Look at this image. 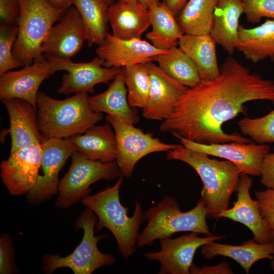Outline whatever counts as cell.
<instances>
[{"mask_svg":"<svg viewBox=\"0 0 274 274\" xmlns=\"http://www.w3.org/2000/svg\"><path fill=\"white\" fill-rule=\"evenodd\" d=\"M220 69L217 78L187 89L174 112L161 123V131L206 144L252 143L237 132H224L222 126L239 114H245L247 102H274V81L251 73L231 56Z\"/></svg>","mask_w":274,"mask_h":274,"instance_id":"6da1fadb","label":"cell"},{"mask_svg":"<svg viewBox=\"0 0 274 274\" xmlns=\"http://www.w3.org/2000/svg\"><path fill=\"white\" fill-rule=\"evenodd\" d=\"M209 156L182 144L166 153L167 159L183 161L198 174L203 184L200 200L207 217L217 219L220 213L229 209L230 198L236 191L241 173L233 162L211 159Z\"/></svg>","mask_w":274,"mask_h":274,"instance_id":"7a4b0ae2","label":"cell"},{"mask_svg":"<svg viewBox=\"0 0 274 274\" xmlns=\"http://www.w3.org/2000/svg\"><path fill=\"white\" fill-rule=\"evenodd\" d=\"M123 179L124 176L122 175L113 186L88 195L81 201L97 217L95 232L104 227L108 229L117 241L119 253L124 258L127 259L135 251L139 229L145 219L139 200H136L134 212L131 217L127 214L128 208L121 204L119 193Z\"/></svg>","mask_w":274,"mask_h":274,"instance_id":"3957f363","label":"cell"},{"mask_svg":"<svg viewBox=\"0 0 274 274\" xmlns=\"http://www.w3.org/2000/svg\"><path fill=\"white\" fill-rule=\"evenodd\" d=\"M88 93L82 92L63 100L39 92L37 108L40 131L46 139H66L81 134L102 119L101 113L94 112Z\"/></svg>","mask_w":274,"mask_h":274,"instance_id":"277c9868","label":"cell"},{"mask_svg":"<svg viewBox=\"0 0 274 274\" xmlns=\"http://www.w3.org/2000/svg\"><path fill=\"white\" fill-rule=\"evenodd\" d=\"M144 213L147 224L137 239L136 246L140 248L153 244L156 239L171 237L177 232L213 235L207 224L206 209L200 200L193 209L183 212L175 198L165 195Z\"/></svg>","mask_w":274,"mask_h":274,"instance_id":"5b68a950","label":"cell"},{"mask_svg":"<svg viewBox=\"0 0 274 274\" xmlns=\"http://www.w3.org/2000/svg\"><path fill=\"white\" fill-rule=\"evenodd\" d=\"M19 14L18 35L13 54L24 65L45 58L42 45L50 29L65 10L53 6L49 0H17Z\"/></svg>","mask_w":274,"mask_h":274,"instance_id":"8992f818","label":"cell"},{"mask_svg":"<svg viewBox=\"0 0 274 274\" xmlns=\"http://www.w3.org/2000/svg\"><path fill=\"white\" fill-rule=\"evenodd\" d=\"M97 220L94 213L87 207L77 219L75 229L81 228L83 236L74 251L66 256L58 254H46L43 258V272L51 274L55 270L67 267L74 274H91L97 269L114 264L116 259L111 254L102 253L97 247L98 242L109 237L107 234L95 235V226Z\"/></svg>","mask_w":274,"mask_h":274,"instance_id":"52a82bcc","label":"cell"},{"mask_svg":"<svg viewBox=\"0 0 274 274\" xmlns=\"http://www.w3.org/2000/svg\"><path fill=\"white\" fill-rule=\"evenodd\" d=\"M72 163L68 172L59 182L57 208L66 209L89 195L93 183L100 180H111L122 175L115 161L102 162L87 158L78 151L71 155Z\"/></svg>","mask_w":274,"mask_h":274,"instance_id":"ba28073f","label":"cell"},{"mask_svg":"<svg viewBox=\"0 0 274 274\" xmlns=\"http://www.w3.org/2000/svg\"><path fill=\"white\" fill-rule=\"evenodd\" d=\"M106 119L115 133L117 149L116 162L124 177H131L135 164L147 155L168 152L179 146L165 144L151 133H145L117 117L107 115Z\"/></svg>","mask_w":274,"mask_h":274,"instance_id":"9c48e42d","label":"cell"},{"mask_svg":"<svg viewBox=\"0 0 274 274\" xmlns=\"http://www.w3.org/2000/svg\"><path fill=\"white\" fill-rule=\"evenodd\" d=\"M49 61L53 72L65 71L59 94L68 95L82 92L92 93L94 86L99 83L109 84L121 68L104 66V60L97 57L88 62L76 63L71 59L44 55Z\"/></svg>","mask_w":274,"mask_h":274,"instance_id":"30bf717a","label":"cell"},{"mask_svg":"<svg viewBox=\"0 0 274 274\" xmlns=\"http://www.w3.org/2000/svg\"><path fill=\"white\" fill-rule=\"evenodd\" d=\"M42 148L43 175L38 176L36 184L26 194L27 201L33 205L42 203L58 194L59 172L75 151L68 138H46Z\"/></svg>","mask_w":274,"mask_h":274,"instance_id":"8fae6325","label":"cell"},{"mask_svg":"<svg viewBox=\"0 0 274 274\" xmlns=\"http://www.w3.org/2000/svg\"><path fill=\"white\" fill-rule=\"evenodd\" d=\"M198 234L192 232L175 238H160V250L146 253L144 256L149 260L159 262V274H190V268L197 249L225 237L213 234L199 237Z\"/></svg>","mask_w":274,"mask_h":274,"instance_id":"7c38bea8","label":"cell"},{"mask_svg":"<svg viewBox=\"0 0 274 274\" xmlns=\"http://www.w3.org/2000/svg\"><path fill=\"white\" fill-rule=\"evenodd\" d=\"M178 138L181 144L186 148L229 160L237 166L241 175L250 176H260L263 160L270 150L268 144L232 142L206 144L181 136Z\"/></svg>","mask_w":274,"mask_h":274,"instance_id":"4fadbf2b","label":"cell"},{"mask_svg":"<svg viewBox=\"0 0 274 274\" xmlns=\"http://www.w3.org/2000/svg\"><path fill=\"white\" fill-rule=\"evenodd\" d=\"M42 144H32L10 153L1 164V178L12 195L26 194L35 185L41 166Z\"/></svg>","mask_w":274,"mask_h":274,"instance_id":"5bb4252c","label":"cell"},{"mask_svg":"<svg viewBox=\"0 0 274 274\" xmlns=\"http://www.w3.org/2000/svg\"><path fill=\"white\" fill-rule=\"evenodd\" d=\"M86 34L79 12L73 5L54 24L41 46L43 55L71 59L81 49Z\"/></svg>","mask_w":274,"mask_h":274,"instance_id":"9a60e30c","label":"cell"},{"mask_svg":"<svg viewBox=\"0 0 274 274\" xmlns=\"http://www.w3.org/2000/svg\"><path fill=\"white\" fill-rule=\"evenodd\" d=\"M97 46V57L104 60V66L109 68L125 67L153 61L156 56L167 51L158 49L141 39H122L109 32Z\"/></svg>","mask_w":274,"mask_h":274,"instance_id":"2e32d148","label":"cell"},{"mask_svg":"<svg viewBox=\"0 0 274 274\" xmlns=\"http://www.w3.org/2000/svg\"><path fill=\"white\" fill-rule=\"evenodd\" d=\"M145 64L150 74V89L143 116L148 119L163 121L172 114L188 87L172 78L153 61Z\"/></svg>","mask_w":274,"mask_h":274,"instance_id":"e0dca14e","label":"cell"},{"mask_svg":"<svg viewBox=\"0 0 274 274\" xmlns=\"http://www.w3.org/2000/svg\"><path fill=\"white\" fill-rule=\"evenodd\" d=\"M49 61L44 59L25 65L18 71L0 75L1 100L18 98L30 102L37 108L38 90L42 83L54 74Z\"/></svg>","mask_w":274,"mask_h":274,"instance_id":"ac0fdd59","label":"cell"},{"mask_svg":"<svg viewBox=\"0 0 274 274\" xmlns=\"http://www.w3.org/2000/svg\"><path fill=\"white\" fill-rule=\"evenodd\" d=\"M253 179L248 175H241L236 189L237 200L231 208L220 213L217 219L226 218L247 226L257 243L270 242V229L261 216L256 200L252 198L250 190Z\"/></svg>","mask_w":274,"mask_h":274,"instance_id":"d6986e66","label":"cell"},{"mask_svg":"<svg viewBox=\"0 0 274 274\" xmlns=\"http://www.w3.org/2000/svg\"><path fill=\"white\" fill-rule=\"evenodd\" d=\"M2 101L9 117L10 153L30 144H42L46 139L39 128L37 108L20 98H11Z\"/></svg>","mask_w":274,"mask_h":274,"instance_id":"ffe728a7","label":"cell"},{"mask_svg":"<svg viewBox=\"0 0 274 274\" xmlns=\"http://www.w3.org/2000/svg\"><path fill=\"white\" fill-rule=\"evenodd\" d=\"M112 35L122 39H141L150 26L149 9L135 0H117L109 6Z\"/></svg>","mask_w":274,"mask_h":274,"instance_id":"44dd1931","label":"cell"},{"mask_svg":"<svg viewBox=\"0 0 274 274\" xmlns=\"http://www.w3.org/2000/svg\"><path fill=\"white\" fill-rule=\"evenodd\" d=\"M108 122L93 125L83 134L68 138L75 151L87 158L102 162L114 161L117 158V142L114 130Z\"/></svg>","mask_w":274,"mask_h":274,"instance_id":"7402d4cb","label":"cell"},{"mask_svg":"<svg viewBox=\"0 0 274 274\" xmlns=\"http://www.w3.org/2000/svg\"><path fill=\"white\" fill-rule=\"evenodd\" d=\"M88 100L94 112L106 113L132 125L139 120L135 108L130 107L128 104L124 67L120 68L107 90L89 96Z\"/></svg>","mask_w":274,"mask_h":274,"instance_id":"603a6c76","label":"cell"},{"mask_svg":"<svg viewBox=\"0 0 274 274\" xmlns=\"http://www.w3.org/2000/svg\"><path fill=\"white\" fill-rule=\"evenodd\" d=\"M200 254L208 260H211L217 256L230 258L237 262L248 274L252 266L258 261L272 258L274 255V244L271 243L260 244L253 239L246 241L241 245L213 242L202 246Z\"/></svg>","mask_w":274,"mask_h":274,"instance_id":"cb8c5ba5","label":"cell"},{"mask_svg":"<svg viewBox=\"0 0 274 274\" xmlns=\"http://www.w3.org/2000/svg\"><path fill=\"white\" fill-rule=\"evenodd\" d=\"M243 13L242 0H218L210 35L230 55L235 49L239 20Z\"/></svg>","mask_w":274,"mask_h":274,"instance_id":"d4e9b609","label":"cell"},{"mask_svg":"<svg viewBox=\"0 0 274 274\" xmlns=\"http://www.w3.org/2000/svg\"><path fill=\"white\" fill-rule=\"evenodd\" d=\"M235 49L254 63L274 59V20L267 19L252 28L239 25Z\"/></svg>","mask_w":274,"mask_h":274,"instance_id":"484cf974","label":"cell"},{"mask_svg":"<svg viewBox=\"0 0 274 274\" xmlns=\"http://www.w3.org/2000/svg\"><path fill=\"white\" fill-rule=\"evenodd\" d=\"M217 44L210 35H183L179 47L195 64L202 81L217 78L220 73L216 53Z\"/></svg>","mask_w":274,"mask_h":274,"instance_id":"4316f807","label":"cell"},{"mask_svg":"<svg viewBox=\"0 0 274 274\" xmlns=\"http://www.w3.org/2000/svg\"><path fill=\"white\" fill-rule=\"evenodd\" d=\"M149 10L152 28L146 38L160 50L166 51L178 46L184 33L171 10L162 2L152 6Z\"/></svg>","mask_w":274,"mask_h":274,"instance_id":"83f0119b","label":"cell"},{"mask_svg":"<svg viewBox=\"0 0 274 274\" xmlns=\"http://www.w3.org/2000/svg\"><path fill=\"white\" fill-rule=\"evenodd\" d=\"M80 13L86 34L88 47L100 45L107 33L109 22L106 0H72Z\"/></svg>","mask_w":274,"mask_h":274,"instance_id":"f1b7e54d","label":"cell"},{"mask_svg":"<svg viewBox=\"0 0 274 274\" xmlns=\"http://www.w3.org/2000/svg\"><path fill=\"white\" fill-rule=\"evenodd\" d=\"M153 61L165 74L188 88L195 87L202 81L195 64L179 47L157 55Z\"/></svg>","mask_w":274,"mask_h":274,"instance_id":"f546056e","label":"cell"},{"mask_svg":"<svg viewBox=\"0 0 274 274\" xmlns=\"http://www.w3.org/2000/svg\"><path fill=\"white\" fill-rule=\"evenodd\" d=\"M218 0H189L176 17L184 34L210 35Z\"/></svg>","mask_w":274,"mask_h":274,"instance_id":"4dcf8cb0","label":"cell"},{"mask_svg":"<svg viewBox=\"0 0 274 274\" xmlns=\"http://www.w3.org/2000/svg\"><path fill=\"white\" fill-rule=\"evenodd\" d=\"M125 82L129 106L144 108L146 106L150 89V77L145 63H140L124 67Z\"/></svg>","mask_w":274,"mask_h":274,"instance_id":"1f68e13d","label":"cell"},{"mask_svg":"<svg viewBox=\"0 0 274 274\" xmlns=\"http://www.w3.org/2000/svg\"><path fill=\"white\" fill-rule=\"evenodd\" d=\"M237 125L244 136L256 143H274V109L261 117H244L237 122Z\"/></svg>","mask_w":274,"mask_h":274,"instance_id":"d6a6232c","label":"cell"},{"mask_svg":"<svg viewBox=\"0 0 274 274\" xmlns=\"http://www.w3.org/2000/svg\"><path fill=\"white\" fill-rule=\"evenodd\" d=\"M18 35L17 26L4 24L0 26V75L24 65L16 60L13 49Z\"/></svg>","mask_w":274,"mask_h":274,"instance_id":"836d02e7","label":"cell"},{"mask_svg":"<svg viewBox=\"0 0 274 274\" xmlns=\"http://www.w3.org/2000/svg\"><path fill=\"white\" fill-rule=\"evenodd\" d=\"M247 20L252 23L262 18L274 20V0H242Z\"/></svg>","mask_w":274,"mask_h":274,"instance_id":"e575fe53","label":"cell"},{"mask_svg":"<svg viewBox=\"0 0 274 274\" xmlns=\"http://www.w3.org/2000/svg\"><path fill=\"white\" fill-rule=\"evenodd\" d=\"M14 256L15 247L11 236L2 234L0 237L1 274H13L18 272Z\"/></svg>","mask_w":274,"mask_h":274,"instance_id":"d590c367","label":"cell"},{"mask_svg":"<svg viewBox=\"0 0 274 274\" xmlns=\"http://www.w3.org/2000/svg\"><path fill=\"white\" fill-rule=\"evenodd\" d=\"M254 193L260 214L270 232L274 228V188L255 191Z\"/></svg>","mask_w":274,"mask_h":274,"instance_id":"8d00e7d4","label":"cell"},{"mask_svg":"<svg viewBox=\"0 0 274 274\" xmlns=\"http://www.w3.org/2000/svg\"><path fill=\"white\" fill-rule=\"evenodd\" d=\"M17 0H0V19L2 24L14 25L19 14Z\"/></svg>","mask_w":274,"mask_h":274,"instance_id":"74e56055","label":"cell"},{"mask_svg":"<svg viewBox=\"0 0 274 274\" xmlns=\"http://www.w3.org/2000/svg\"><path fill=\"white\" fill-rule=\"evenodd\" d=\"M261 183L267 188H274V148L264 158L261 170Z\"/></svg>","mask_w":274,"mask_h":274,"instance_id":"f35d334b","label":"cell"},{"mask_svg":"<svg viewBox=\"0 0 274 274\" xmlns=\"http://www.w3.org/2000/svg\"><path fill=\"white\" fill-rule=\"evenodd\" d=\"M234 273L228 263L222 262L215 265L201 266L192 264L190 268V274H232Z\"/></svg>","mask_w":274,"mask_h":274,"instance_id":"ab89813d","label":"cell"},{"mask_svg":"<svg viewBox=\"0 0 274 274\" xmlns=\"http://www.w3.org/2000/svg\"><path fill=\"white\" fill-rule=\"evenodd\" d=\"M163 2L176 16L186 3L187 0H163Z\"/></svg>","mask_w":274,"mask_h":274,"instance_id":"60d3db41","label":"cell"},{"mask_svg":"<svg viewBox=\"0 0 274 274\" xmlns=\"http://www.w3.org/2000/svg\"><path fill=\"white\" fill-rule=\"evenodd\" d=\"M49 1L55 7L65 10L73 5L72 0H49Z\"/></svg>","mask_w":274,"mask_h":274,"instance_id":"b9f144b4","label":"cell"},{"mask_svg":"<svg viewBox=\"0 0 274 274\" xmlns=\"http://www.w3.org/2000/svg\"><path fill=\"white\" fill-rule=\"evenodd\" d=\"M143 4L147 8H149L152 6L160 3L159 0H135Z\"/></svg>","mask_w":274,"mask_h":274,"instance_id":"7bdbcfd3","label":"cell"},{"mask_svg":"<svg viewBox=\"0 0 274 274\" xmlns=\"http://www.w3.org/2000/svg\"><path fill=\"white\" fill-rule=\"evenodd\" d=\"M274 244V228L270 232V242Z\"/></svg>","mask_w":274,"mask_h":274,"instance_id":"ee69618b","label":"cell"},{"mask_svg":"<svg viewBox=\"0 0 274 274\" xmlns=\"http://www.w3.org/2000/svg\"><path fill=\"white\" fill-rule=\"evenodd\" d=\"M270 265L272 270L274 271V255L272 256V258L270 259Z\"/></svg>","mask_w":274,"mask_h":274,"instance_id":"f6af8a7d","label":"cell"},{"mask_svg":"<svg viewBox=\"0 0 274 274\" xmlns=\"http://www.w3.org/2000/svg\"><path fill=\"white\" fill-rule=\"evenodd\" d=\"M109 5H111L114 2V0H106Z\"/></svg>","mask_w":274,"mask_h":274,"instance_id":"bcb514c9","label":"cell"}]
</instances>
